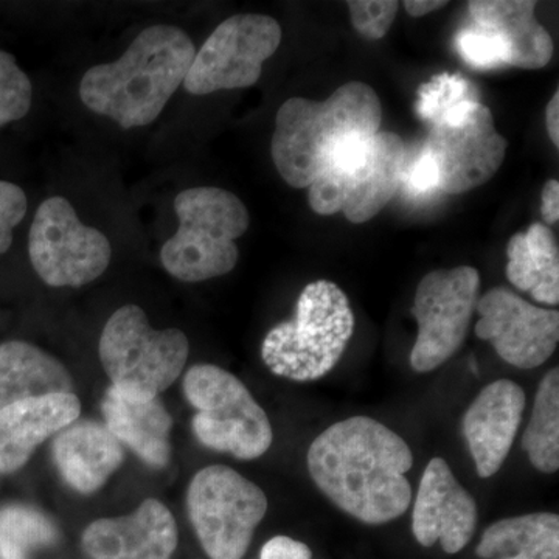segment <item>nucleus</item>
Here are the masks:
<instances>
[{
    "instance_id": "30",
    "label": "nucleus",
    "mask_w": 559,
    "mask_h": 559,
    "mask_svg": "<svg viewBox=\"0 0 559 559\" xmlns=\"http://www.w3.org/2000/svg\"><path fill=\"white\" fill-rule=\"evenodd\" d=\"M455 47L471 68L485 70L503 64V50L499 40L479 28L460 32L455 36Z\"/></svg>"
},
{
    "instance_id": "11",
    "label": "nucleus",
    "mask_w": 559,
    "mask_h": 559,
    "mask_svg": "<svg viewBox=\"0 0 559 559\" xmlns=\"http://www.w3.org/2000/svg\"><path fill=\"white\" fill-rule=\"evenodd\" d=\"M28 255L47 285L79 288L105 274L112 248L100 230L81 223L66 198L53 197L36 210Z\"/></svg>"
},
{
    "instance_id": "23",
    "label": "nucleus",
    "mask_w": 559,
    "mask_h": 559,
    "mask_svg": "<svg viewBox=\"0 0 559 559\" xmlns=\"http://www.w3.org/2000/svg\"><path fill=\"white\" fill-rule=\"evenodd\" d=\"M507 278L544 305L559 304V252L554 231L535 223L513 235L507 246Z\"/></svg>"
},
{
    "instance_id": "31",
    "label": "nucleus",
    "mask_w": 559,
    "mask_h": 559,
    "mask_svg": "<svg viewBox=\"0 0 559 559\" xmlns=\"http://www.w3.org/2000/svg\"><path fill=\"white\" fill-rule=\"evenodd\" d=\"M27 205L21 187L0 180V255L13 245V229L24 219Z\"/></svg>"
},
{
    "instance_id": "21",
    "label": "nucleus",
    "mask_w": 559,
    "mask_h": 559,
    "mask_svg": "<svg viewBox=\"0 0 559 559\" xmlns=\"http://www.w3.org/2000/svg\"><path fill=\"white\" fill-rule=\"evenodd\" d=\"M109 432L151 468L170 462L171 415L159 399H135L114 388L106 390L102 403Z\"/></svg>"
},
{
    "instance_id": "14",
    "label": "nucleus",
    "mask_w": 559,
    "mask_h": 559,
    "mask_svg": "<svg viewBox=\"0 0 559 559\" xmlns=\"http://www.w3.org/2000/svg\"><path fill=\"white\" fill-rule=\"evenodd\" d=\"M476 334L510 366H544L558 347L559 312L536 307L507 288L488 290L477 301Z\"/></svg>"
},
{
    "instance_id": "3",
    "label": "nucleus",
    "mask_w": 559,
    "mask_h": 559,
    "mask_svg": "<svg viewBox=\"0 0 559 559\" xmlns=\"http://www.w3.org/2000/svg\"><path fill=\"white\" fill-rule=\"evenodd\" d=\"M380 97L369 84L349 81L326 100L294 97L280 106L271 154L288 186L308 189L342 146L380 132Z\"/></svg>"
},
{
    "instance_id": "6",
    "label": "nucleus",
    "mask_w": 559,
    "mask_h": 559,
    "mask_svg": "<svg viewBox=\"0 0 559 559\" xmlns=\"http://www.w3.org/2000/svg\"><path fill=\"white\" fill-rule=\"evenodd\" d=\"M407 164L406 143L399 134L352 140L308 187V201L318 215L344 213L349 223H367L399 193Z\"/></svg>"
},
{
    "instance_id": "36",
    "label": "nucleus",
    "mask_w": 559,
    "mask_h": 559,
    "mask_svg": "<svg viewBox=\"0 0 559 559\" xmlns=\"http://www.w3.org/2000/svg\"><path fill=\"white\" fill-rule=\"evenodd\" d=\"M447 5L448 2H441V0H406L404 2V9L412 17L426 16V14L444 9Z\"/></svg>"
},
{
    "instance_id": "28",
    "label": "nucleus",
    "mask_w": 559,
    "mask_h": 559,
    "mask_svg": "<svg viewBox=\"0 0 559 559\" xmlns=\"http://www.w3.org/2000/svg\"><path fill=\"white\" fill-rule=\"evenodd\" d=\"M471 98L468 80L443 73L419 87L415 110L423 120L432 124L452 106Z\"/></svg>"
},
{
    "instance_id": "20",
    "label": "nucleus",
    "mask_w": 559,
    "mask_h": 559,
    "mask_svg": "<svg viewBox=\"0 0 559 559\" xmlns=\"http://www.w3.org/2000/svg\"><path fill=\"white\" fill-rule=\"evenodd\" d=\"M51 452L62 479L81 495L98 491L124 459L120 441L95 421H75L62 429Z\"/></svg>"
},
{
    "instance_id": "12",
    "label": "nucleus",
    "mask_w": 559,
    "mask_h": 559,
    "mask_svg": "<svg viewBox=\"0 0 559 559\" xmlns=\"http://www.w3.org/2000/svg\"><path fill=\"white\" fill-rule=\"evenodd\" d=\"M480 275L471 266L436 270L415 290L412 314L418 323L411 366L429 373L448 362L468 336L479 301Z\"/></svg>"
},
{
    "instance_id": "24",
    "label": "nucleus",
    "mask_w": 559,
    "mask_h": 559,
    "mask_svg": "<svg viewBox=\"0 0 559 559\" xmlns=\"http://www.w3.org/2000/svg\"><path fill=\"white\" fill-rule=\"evenodd\" d=\"M477 557L481 559H559V518L530 513L506 518L485 530Z\"/></svg>"
},
{
    "instance_id": "2",
    "label": "nucleus",
    "mask_w": 559,
    "mask_h": 559,
    "mask_svg": "<svg viewBox=\"0 0 559 559\" xmlns=\"http://www.w3.org/2000/svg\"><path fill=\"white\" fill-rule=\"evenodd\" d=\"M194 55L193 40L182 28L153 25L132 40L120 60L84 73L81 102L124 130L146 127L183 83Z\"/></svg>"
},
{
    "instance_id": "27",
    "label": "nucleus",
    "mask_w": 559,
    "mask_h": 559,
    "mask_svg": "<svg viewBox=\"0 0 559 559\" xmlns=\"http://www.w3.org/2000/svg\"><path fill=\"white\" fill-rule=\"evenodd\" d=\"M33 87L14 58L0 50V128L24 119L32 106Z\"/></svg>"
},
{
    "instance_id": "16",
    "label": "nucleus",
    "mask_w": 559,
    "mask_h": 559,
    "mask_svg": "<svg viewBox=\"0 0 559 559\" xmlns=\"http://www.w3.org/2000/svg\"><path fill=\"white\" fill-rule=\"evenodd\" d=\"M524 389L511 380H498L480 390L463 415V437L477 476L489 479L502 468L524 415Z\"/></svg>"
},
{
    "instance_id": "33",
    "label": "nucleus",
    "mask_w": 559,
    "mask_h": 559,
    "mask_svg": "<svg viewBox=\"0 0 559 559\" xmlns=\"http://www.w3.org/2000/svg\"><path fill=\"white\" fill-rule=\"evenodd\" d=\"M310 547L289 536H274L261 549L260 559H311Z\"/></svg>"
},
{
    "instance_id": "26",
    "label": "nucleus",
    "mask_w": 559,
    "mask_h": 559,
    "mask_svg": "<svg viewBox=\"0 0 559 559\" xmlns=\"http://www.w3.org/2000/svg\"><path fill=\"white\" fill-rule=\"evenodd\" d=\"M55 539L57 528L38 510L25 506L0 509V559H28L33 550Z\"/></svg>"
},
{
    "instance_id": "34",
    "label": "nucleus",
    "mask_w": 559,
    "mask_h": 559,
    "mask_svg": "<svg viewBox=\"0 0 559 559\" xmlns=\"http://www.w3.org/2000/svg\"><path fill=\"white\" fill-rule=\"evenodd\" d=\"M540 215L547 224H557L559 219V183L551 179L540 193Z\"/></svg>"
},
{
    "instance_id": "25",
    "label": "nucleus",
    "mask_w": 559,
    "mask_h": 559,
    "mask_svg": "<svg viewBox=\"0 0 559 559\" xmlns=\"http://www.w3.org/2000/svg\"><path fill=\"white\" fill-rule=\"evenodd\" d=\"M522 448L527 452L530 463L540 473L554 474L559 469L558 369L547 371L539 382Z\"/></svg>"
},
{
    "instance_id": "17",
    "label": "nucleus",
    "mask_w": 559,
    "mask_h": 559,
    "mask_svg": "<svg viewBox=\"0 0 559 559\" xmlns=\"http://www.w3.org/2000/svg\"><path fill=\"white\" fill-rule=\"evenodd\" d=\"M83 547L94 559H171L178 527L160 500L146 499L130 516L92 522Z\"/></svg>"
},
{
    "instance_id": "7",
    "label": "nucleus",
    "mask_w": 559,
    "mask_h": 559,
    "mask_svg": "<svg viewBox=\"0 0 559 559\" xmlns=\"http://www.w3.org/2000/svg\"><path fill=\"white\" fill-rule=\"evenodd\" d=\"M110 388L135 399H159L178 380L190 345L180 330H156L138 305L110 316L98 345Z\"/></svg>"
},
{
    "instance_id": "8",
    "label": "nucleus",
    "mask_w": 559,
    "mask_h": 559,
    "mask_svg": "<svg viewBox=\"0 0 559 559\" xmlns=\"http://www.w3.org/2000/svg\"><path fill=\"white\" fill-rule=\"evenodd\" d=\"M183 393L197 409L191 426L202 447L240 460H255L270 451L274 441L270 418L230 371L198 364L183 378Z\"/></svg>"
},
{
    "instance_id": "15",
    "label": "nucleus",
    "mask_w": 559,
    "mask_h": 559,
    "mask_svg": "<svg viewBox=\"0 0 559 559\" xmlns=\"http://www.w3.org/2000/svg\"><path fill=\"white\" fill-rule=\"evenodd\" d=\"M476 499L460 485L447 460L433 457L419 481L412 532L423 547L437 543L455 555L468 546L477 527Z\"/></svg>"
},
{
    "instance_id": "4",
    "label": "nucleus",
    "mask_w": 559,
    "mask_h": 559,
    "mask_svg": "<svg viewBox=\"0 0 559 559\" xmlns=\"http://www.w3.org/2000/svg\"><path fill=\"white\" fill-rule=\"evenodd\" d=\"M355 326L347 294L330 280H316L301 290L294 319L266 334L261 358L277 377L318 381L340 364Z\"/></svg>"
},
{
    "instance_id": "5",
    "label": "nucleus",
    "mask_w": 559,
    "mask_h": 559,
    "mask_svg": "<svg viewBox=\"0 0 559 559\" xmlns=\"http://www.w3.org/2000/svg\"><path fill=\"white\" fill-rule=\"evenodd\" d=\"M179 229L160 250L162 266L180 282L229 274L240 259L238 238L250 216L240 198L215 187L183 190L175 200Z\"/></svg>"
},
{
    "instance_id": "35",
    "label": "nucleus",
    "mask_w": 559,
    "mask_h": 559,
    "mask_svg": "<svg viewBox=\"0 0 559 559\" xmlns=\"http://www.w3.org/2000/svg\"><path fill=\"white\" fill-rule=\"evenodd\" d=\"M546 124L549 131V138L554 145L559 146V92H555L554 97L547 105L546 109Z\"/></svg>"
},
{
    "instance_id": "1",
    "label": "nucleus",
    "mask_w": 559,
    "mask_h": 559,
    "mask_svg": "<svg viewBox=\"0 0 559 559\" xmlns=\"http://www.w3.org/2000/svg\"><path fill=\"white\" fill-rule=\"evenodd\" d=\"M307 463L316 487L364 524H388L411 507L407 473L414 454L395 430L377 419L334 423L312 441Z\"/></svg>"
},
{
    "instance_id": "9",
    "label": "nucleus",
    "mask_w": 559,
    "mask_h": 559,
    "mask_svg": "<svg viewBox=\"0 0 559 559\" xmlns=\"http://www.w3.org/2000/svg\"><path fill=\"white\" fill-rule=\"evenodd\" d=\"M191 524L210 559H241L267 513L263 489L237 471L212 465L193 477L187 495Z\"/></svg>"
},
{
    "instance_id": "10",
    "label": "nucleus",
    "mask_w": 559,
    "mask_h": 559,
    "mask_svg": "<svg viewBox=\"0 0 559 559\" xmlns=\"http://www.w3.org/2000/svg\"><path fill=\"white\" fill-rule=\"evenodd\" d=\"M507 146L491 110L471 98L430 124L425 151L436 164L439 191L460 194L491 180L506 160Z\"/></svg>"
},
{
    "instance_id": "18",
    "label": "nucleus",
    "mask_w": 559,
    "mask_h": 559,
    "mask_svg": "<svg viewBox=\"0 0 559 559\" xmlns=\"http://www.w3.org/2000/svg\"><path fill=\"white\" fill-rule=\"evenodd\" d=\"M80 414L81 403L75 393H51L3 407L0 411V473L21 469L40 443L79 421Z\"/></svg>"
},
{
    "instance_id": "22",
    "label": "nucleus",
    "mask_w": 559,
    "mask_h": 559,
    "mask_svg": "<svg viewBox=\"0 0 559 559\" xmlns=\"http://www.w3.org/2000/svg\"><path fill=\"white\" fill-rule=\"evenodd\" d=\"M51 393H73L72 377L60 360L28 342L0 345V411Z\"/></svg>"
},
{
    "instance_id": "19",
    "label": "nucleus",
    "mask_w": 559,
    "mask_h": 559,
    "mask_svg": "<svg viewBox=\"0 0 559 559\" xmlns=\"http://www.w3.org/2000/svg\"><path fill=\"white\" fill-rule=\"evenodd\" d=\"M530 0H473L468 3L474 27L499 40L503 64L543 69L554 57L550 33L535 17Z\"/></svg>"
},
{
    "instance_id": "13",
    "label": "nucleus",
    "mask_w": 559,
    "mask_h": 559,
    "mask_svg": "<svg viewBox=\"0 0 559 559\" xmlns=\"http://www.w3.org/2000/svg\"><path fill=\"white\" fill-rule=\"evenodd\" d=\"M282 43V27L264 14H238L221 22L194 55L183 87L193 95L242 90L260 80L263 62Z\"/></svg>"
},
{
    "instance_id": "29",
    "label": "nucleus",
    "mask_w": 559,
    "mask_h": 559,
    "mask_svg": "<svg viewBox=\"0 0 559 559\" xmlns=\"http://www.w3.org/2000/svg\"><path fill=\"white\" fill-rule=\"evenodd\" d=\"M347 5L353 27L373 40L388 35L400 9L395 0H349Z\"/></svg>"
},
{
    "instance_id": "32",
    "label": "nucleus",
    "mask_w": 559,
    "mask_h": 559,
    "mask_svg": "<svg viewBox=\"0 0 559 559\" xmlns=\"http://www.w3.org/2000/svg\"><path fill=\"white\" fill-rule=\"evenodd\" d=\"M403 183L412 197H426V194L439 190L436 164L425 148L421 150L417 159L412 162V165L407 164Z\"/></svg>"
}]
</instances>
